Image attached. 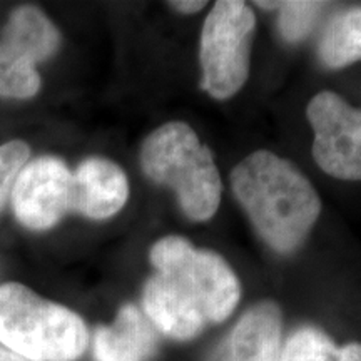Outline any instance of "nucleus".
<instances>
[{
    "label": "nucleus",
    "instance_id": "4",
    "mask_svg": "<svg viewBox=\"0 0 361 361\" xmlns=\"http://www.w3.org/2000/svg\"><path fill=\"white\" fill-rule=\"evenodd\" d=\"M157 273L171 279L204 316L206 323H223L241 298V284L226 261L209 250H197L188 239L166 236L149 252Z\"/></svg>",
    "mask_w": 361,
    "mask_h": 361
},
{
    "label": "nucleus",
    "instance_id": "20",
    "mask_svg": "<svg viewBox=\"0 0 361 361\" xmlns=\"http://www.w3.org/2000/svg\"><path fill=\"white\" fill-rule=\"evenodd\" d=\"M0 361H27V360L20 358L19 355L12 353V351L4 348V346H0Z\"/></svg>",
    "mask_w": 361,
    "mask_h": 361
},
{
    "label": "nucleus",
    "instance_id": "13",
    "mask_svg": "<svg viewBox=\"0 0 361 361\" xmlns=\"http://www.w3.org/2000/svg\"><path fill=\"white\" fill-rule=\"evenodd\" d=\"M318 52L329 69H343L361 61V7L348 8L333 17Z\"/></svg>",
    "mask_w": 361,
    "mask_h": 361
},
{
    "label": "nucleus",
    "instance_id": "16",
    "mask_svg": "<svg viewBox=\"0 0 361 361\" xmlns=\"http://www.w3.org/2000/svg\"><path fill=\"white\" fill-rule=\"evenodd\" d=\"M279 6H281L279 30L288 42L305 39L323 8V4L319 2H284Z\"/></svg>",
    "mask_w": 361,
    "mask_h": 361
},
{
    "label": "nucleus",
    "instance_id": "19",
    "mask_svg": "<svg viewBox=\"0 0 361 361\" xmlns=\"http://www.w3.org/2000/svg\"><path fill=\"white\" fill-rule=\"evenodd\" d=\"M169 6H173L176 11L178 12H183V13H194V12H200L202 7L206 6V2H202V0H200V2H184V0H179V2H171Z\"/></svg>",
    "mask_w": 361,
    "mask_h": 361
},
{
    "label": "nucleus",
    "instance_id": "17",
    "mask_svg": "<svg viewBox=\"0 0 361 361\" xmlns=\"http://www.w3.org/2000/svg\"><path fill=\"white\" fill-rule=\"evenodd\" d=\"M30 149L22 141H11L0 146V213L12 196L13 184L27 164Z\"/></svg>",
    "mask_w": 361,
    "mask_h": 361
},
{
    "label": "nucleus",
    "instance_id": "2",
    "mask_svg": "<svg viewBox=\"0 0 361 361\" xmlns=\"http://www.w3.org/2000/svg\"><path fill=\"white\" fill-rule=\"evenodd\" d=\"M141 166L149 179L174 189L189 219L200 223L216 214L223 192L218 166L189 124L168 123L156 129L142 144Z\"/></svg>",
    "mask_w": 361,
    "mask_h": 361
},
{
    "label": "nucleus",
    "instance_id": "10",
    "mask_svg": "<svg viewBox=\"0 0 361 361\" xmlns=\"http://www.w3.org/2000/svg\"><path fill=\"white\" fill-rule=\"evenodd\" d=\"M142 306L157 331L178 341L192 340L207 324L196 305L159 273L149 278L144 286Z\"/></svg>",
    "mask_w": 361,
    "mask_h": 361
},
{
    "label": "nucleus",
    "instance_id": "6",
    "mask_svg": "<svg viewBox=\"0 0 361 361\" xmlns=\"http://www.w3.org/2000/svg\"><path fill=\"white\" fill-rule=\"evenodd\" d=\"M306 116L314 133L316 164L336 179L361 180V109L323 90L311 99Z\"/></svg>",
    "mask_w": 361,
    "mask_h": 361
},
{
    "label": "nucleus",
    "instance_id": "11",
    "mask_svg": "<svg viewBox=\"0 0 361 361\" xmlns=\"http://www.w3.org/2000/svg\"><path fill=\"white\" fill-rule=\"evenodd\" d=\"M159 345L154 324L137 306L121 308L111 326L97 328L94 355L97 361H147Z\"/></svg>",
    "mask_w": 361,
    "mask_h": 361
},
{
    "label": "nucleus",
    "instance_id": "8",
    "mask_svg": "<svg viewBox=\"0 0 361 361\" xmlns=\"http://www.w3.org/2000/svg\"><path fill=\"white\" fill-rule=\"evenodd\" d=\"M281 310L273 301L251 306L221 340L209 361H279Z\"/></svg>",
    "mask_w": 361,
    "mask_h": 361
},
{
    "label": "nucleus",
    "instance_id": "15",
    "mask_svg": "<svg viewBox=\"0 0 361 361\" xmlns=\"http://www.w3.org/2000/svg\"><path fill=\"white\" fill-rule=\"evenodd\" d=\"M338 346L318 328L305 326L283 343L279 361H333Z\"/></svg>",
    "mask_w": 361,
    "mask_h": 361
},
{
    "label": "nucleus",
    "instance_id": "1",
    "mask_svg": "<svg viewBox=\"0 0 361 361\" xmlns=\"http://www.w3.org/2000/svg\"><path fill=\"white\" fill-rule=\"evenodd\" d=\"M231 188L259 238L279 255L303 245L322 213V201L306 176L269 151H256L239 162Z\"/></svg>",
    "mask_w": 361,
    "mask_h": 361
},
{
    "label": "nucleus",
    "instance_id": "7",
    "mask_svg": "<svg viewBox=\"0 0 361 361\" xmlns=\"http://www.w3.org/2000/svg\"><path fill=\"white\" fill-rule=\"evenodd\" d=\"M11 197L20 224L34 231L51 229L72 211L74 173L59 157H37L22 168Z\"/></svg>",
    "mask_w": 361,
    "mask_h": 361
},
{
    "label": "nucleus",
    "instance_id": "3",
    "mask_svg": "<svg viewBox=\"0 0 361 361\" xmlns=\"http://www.w3.org/2000/svg\"><path fill=\"white\" fill-rule=\"evenodd\" d=\"M0 343L27 361H78L89 331L74 311L6 283L0 286Z\"/></svg>",
    "mask_w": 361,
    "mask_h": 361
},
{
    "label": "nucleus",
    "instance_id": "9",
    "mask_svg": "<svg viewBox=\"0 0 361 361\" xmlns=\"http://www.w3.org/2000/svg\"><path fill=\"white\" fill-rule=\"evenodd\" d=\"M129 183L119 166L104 157H89L74 173L72 211L89 219H107L123 209Z\"/></svg>",
    "mask_w": 361,
    "mask_h": 361
},
{
    "label": "nucleus",
    "instance_id": "12",
    "mask_svg": "<svg viewBox=\"0 0 361 361\" xmlns=\"http://www.w3.org/2000/svg\"><path fill=\"white\" fill-rule=\"evenodd\" d=\"M0 42L16 49L37 66L57 52L61 34L42 11L24 6L11 13Z\"/></svg>",
    "mask_w": 361,
    "mask_h": 361
},
{
    "label": "nucleus",
    "instance_id": "5",
    "mask_svg": "<svg viewBox=\"0 0 361 361\" xmlns=\"http://www.w3.org/2000/svg\"><path fill=\"white\" fill-rule=\"evenodd\" d=\"M255 27V13L238 0H221L206 17L200 47L201 85L211 97L226 101L246 84Z\"/></svg>",
    "mask_w": 361,
    "mask_h": 361
},
{
    "label": "nucleus",
    "instance_id": "14",
    "mask_svg": "<svg viewBox=\"0 0 361 361\" xmlns=\"http://www.w3.org/2000/svg\"><path fill=\"white\" fill-rule=\"evenodd\" d=\"M39 89L40 78L34 62L0 42V96L29 99L34 97Z\"/></svg>",
    "mask_w": 361,
    "mask_h": 361
},
{
    "label": "nucleus",
    "instance_id": "18",
    "mask_svg": "<svg viewBox=\"0 0 361 361\" xmlns=\"http://www.w3.org/2000/svg\"><path fill=\"white\" fill-rule=\"evenodd\" d=\"M333 361H361V343H348L336 348Z\"/></svg>",
    "mask_w": 361,
    "mask_h": 361
}]
</instances>
